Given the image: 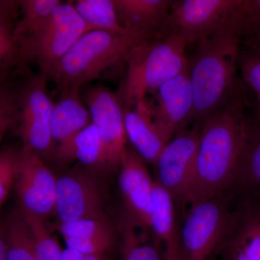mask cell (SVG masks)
I'll return each instance as SVG.
<instances>
[{"label": "cell", "instance_id": "4dcf8cb0", "mask_svg": "<svg viewBox=\"0 0 260 260\" xmlns=\"http://www.w3.org/2000/svg\"><path fill=\"white\" fill-rule=\"evenodd\" d=\"M240 29L242 42L260 45V0H244Z\"/></svg>", "mask_w": 260, "mask_h": 260}, {"label": "cell", "instance_id": "52a82bcc", "mask_svg": "<svg viewBox=\"0 0 260 260\" xmlns=\"http://www.w3.org/2000/svg\"><path fill=\"white\" fill-rule=\"evenodd\" d=\"M49 75L39 70L29 75L20 90V115L16 129L23 148L32 150L42 158H52L56 145L51 130L54 104L48 94Z\"/></svg>", "mask_w": 260, "mask_h": 260}, {"label": "cell", "instance_id": "30bf717a", "mask_svg": "<svg viewBox=\"0 0 260 260\" xmlns=\"http://www.w3.org/2000/svg\"><path fill=\"white\" fill-rule=\"evenodd\" d=\"M200 135L199 126L181 129L167 143L154 164L155 181L170 193L179 206L187 203Z\"/></svg>", "mask_w": 260, "mask_h": 260}, {"label": "cell", "instance_id": "d6986e66", "mask_svg": "<svg viewBox=\"0 0 260 260\" xmlns=\"http://www.w3.org/2000/svg\"><path fill=\"white\" fill-rule=\"evenodd\" d=\"M124 124L126 137L137 153L145 162H156L167 143L159 133L152 116L148 100L126 109Z\"/></svg>", "mask_w": 260, "mask_h": 260}, {"label": "cell", "instance_id": "9c48e42d", "mask_svg": "<svg viewBox=\"0 0 260 260\" xmlns=\"http://www.w3.org/2000/svg\"><path fill=\"white\" fill-rule=\"evenodd\" d=\"M242 3L243 0L173 1L167 32L179 34L188 45L197 44L222 28Z\"/></svg>", "mask_w": 260, "mask_h": 260}, {"label": "cell", "instance_id": "836d02e7", "mask_svg": "<svg viewBox=\"0 0 260 260\" xmlns=\"http://www.w3.org/2000/svg\"><path fill=\"white\" fill-rule=\"evenodd\" d=\"M87 255L72 248L67 247L61 251V260H85Z\"/></svg>", "mask_w": 260, "mask_h": 260}, {"label": "cell", "instance_id": "8fae6325", "mask_svg": "<svg viewBox=\"0 0 260 260\" xmlns=\"http://www.w3.org/2000/svg\"><path fill=\"white\" fill-rule=\"evenodd\" d=\"M54 213L61 223L86 219L109 220L95 173L73 169L56 177Z\"/></svg>", "mask_w": 260, "mask_h": 260}, {"label": "cell", "instance_id": "7a4b0ae2", "mask_svg": "<svg viewBox=\"0 0 260 260\" xmlns=\"http://www.w3.org/2000/svg\"><path fill=\"white\" fill-rule=\"evenodd\" d=\"M242 5L222 28L197 43L189 60L195 121L201 122L242 87L238 73Z\"/></svg>", "mask_w": 260, "mask_h": 260}, {"label": "cell", "instance_id": "5b68a950", "mask_svg": "<svg viewBox=\"0 0 260 260\" xmlns=\"http://www.w3.org/2000/svg\"><path fill=\"white\" fill-rule=\"evenodd\" d=\"M231 200L223 192L190 205L179 228L181 259H215L234 223Z\"/></svg>", "mask_w": 260, "mask_h": 260}, {"label": "cell", "instance_id": "83f0119b", "mask_svg": "<svg viewBox=\"0 0 260 260\" xmlns=\"http://www.w3.org/2000/svg\"><path fill=\"white\" fill-rule=\"evenodd\" d=\"M54 228L63 238H116L118 235L117 231L109 219H86L73 223H58Z\"/></svg>", "mask_w": 260, "mask_h": 260}, {"label": "cell", "instance_id": "7c38bea8", "mask_svg": "<svg viewBox=\"0 0 260 260\" xmlns=\"http://www.w3.org/2000/svg\"><path fill=\"white\" fill-rule=\"evenodd\" d=\"M14 187L23 210L42 219L54 213L56 177L32 150H20Z\"/></svg>", "mask_w": 260, "mask_h": 260}, {"label": "cell", "instance_id": "8992f818", "mask_svg": "<svg viewBox=\"0 0 260 260\" xmlns=\"http://www.w3.org/2000/svg\"><path fill=\"white\" fill-rule=\"evenodd\" d=\"M92 30L78 14L73 2H61L54 8L47 26L20 49L22 68L34 61L40 71L49 75L73 44Z\"/></svg>", "mask_w": 260, "mask_h": 260}, {"label": "cell", "instance_id": "e0dca14e", "mask_svg": "<svg viewBox=\"0 0 260 260\" xmlns=\"http://www.w3.org/2000/svg\"><path fill=\"white\" fill-rule=\"evenodd\" d=\"M54 104L51 118V130L56 145L54 158L60 160L80 131L92 124L88 107L80 95V89L61 90Z\"/></svg>", "mask_w": 260, "mask_h": 260}, {"label": "cell", "instance_id": "277c9868", "mask_svg": "<svg viewBox=\"0 0 260 260\" xmlns=\"http://www.w3.org/2000/svg\"><path fill=\"white\" fill-rule=\"evenodd\" d=\"M187 46L184 37L167 32L135 48L126 64L122 90L126 109L145 102L148 95L190 66Z\"/></svg>", "mask_w": 260, "mask_h": 260}, {"label": "cell", "instance_id": "ffe728a7", "mask_svg": "<svg viewBox=\"0 0 260 260\" xmlns=\"http://www.w3.org/2000/svg\"><path fill=\"white\" fill-rule=\"evenodd\" d=\"M175 206V201L170 193L155 181L151 230L165 245V260H176L181 256Z\"/></svg>", "mask_w": 260, "mask_h": 260}, {"label": "cell", "instance_id": "5bb4252c", "mask_svg": "<svg viewBox=\"0 0 260 260\" xmlns=\"http://www.w3.org/2000/svg\"><path fill=\"white\" fill-rule=\"evenodd\" d=\"M119 185L124 205V213L142 232L151 230L154 182L136 152L129 150L119 168Z\"/></svg>", "mask_w": 260, "mask_h": 260}, {"label": "cell", "instance_id": "6da1fadb", "mask_svg": "<svg viewBox=\"0 0 260 260\" xmlns=\"http://www.w3.org/2000/svg\"><path fill=\"white\" fill-rule=\"evenodd\" d=\"M248 105L242 85L225 104L200 122L199 145L187 203L213 198L230 186L242 146Z\"/></svg>", "mask_w": 260, "mask_h": 260}, {"label": "cell", "instance_id": "74e56055", "mask_svg": "<svg viewBox=\"0 0 260 260\" xmlns=\"http://www.w3.org/2000/svg\"><path fill=\"white\" fill-rule=\"evenodd\" d=\"M259 206H260V204H259Z\"/></svg>", "mask_w": 260, "mask_h": 260}, {"label": "cell", "instance_id": "f546056e", "mask_svg": "<svg viewBox=\"0 0 260 260\" xmlns=\"http://www.w3.org/2000/svg\"><path fill=\"white\" fill-rule=\"evenodd\" d=\"M20 152L13 148L3 149L0 153V205L3 206L14 186L18 173Z\"/></svg>", "mask_w": 260, "mask_h": 260}, {"label": "cell", "instance_id": "d6a6232c", "mask_svg": "<svg viewBox=\"0 0 260 260\" xmlns=\"http://www.w3.org/2000/svg\"><path fill=\"white\" fill-rule=\"evenodd\" d=\"M117 238H64L67 247L80 251L85 255L107 254L116 245Z\"/></svg>", "mask_w": 260, "mask_h": 260}, {"label": "cell", "instance_id": "9a60e30c", "mask_svg": "<svg viewBox=\"0 0 260 260\" xmlns=\"http://www.w3.org/2000/svg\"><path fill=\"white\" fill-rule=\"evenodd\" d=\"M240 204H260V118L246 116L244 135L232 183L224 191Z\"/></svg>", "mask_w": 260, "mask_h": 260}, {"label": "cell", "instance_id": "cb8c5ba5", "mask_svg": "<svg viewBox=\"0 0 260 260\" xmlns=\"http://www.w3.org/2000/svg\"><path fill=\"white\" fill-rule=\"evenodd\" d=\"M77 159L88 170H107L104 150L96 128L93 123L80 131L59 162Z\"/></svg>", "mask_w": 260, "mask_h": 260}, {"label": "cell", "instance_id": "e575fe53", "mask_svg": "<svg viewBox=\"0 0 260 260\" xmlns=\"http://www.w3.org/2000/svg\"><path fill=\"white\" fill-rule=\"evenodd\" d=\"M0 260H8L7 259V246L4 236L1 234L0 237Z\"/></svg>", "mask_w": 260, "mask_h": 260}, {"label": "cell", "instance_id": "4316f807", "mask_svg": "<svg viewBox=\"0 0 260 260\" xmlns=\"http://www.w3.org/2000/svg\"><path fill=\"white\" fill-rule=\"evenodd\" d=\"M137 229L134 223L123 215L117 227L121 260H161L158 249L143 241L142 237L138 235Z\"/></svg>", "mask_w": 260, "mask_h": 260}, {"label": "cell", "instance_id": "8d00e7d4", "mask_svg": "<svg viewBox=\"0 0 260 260\" xmlns=\"http://www.w3.org/2000/svg\"><path fill=\"white\" fill-rule=\"evenodd\" d=\"M176 260H182V259H181V256H180V257H179V259H177Z\"/></svg>", "mask_w": 260, "mask_h": 260}, {"label": "cell", "instance_id": "603a6c76", "mask_svg": "<svg viewBox=\"0 0 260 260\" xmlns=\"http://www.w3.org/2000/svg\"><path fill=\"white\" fill-rule=\"evenodd\" d=\"M1 234L6 242L8 260H38L34 237L20 208L7 218Z\"/></svg>", "mask_w": 260, "mask_h": 260}, {"label": "cell", "instance_id": "484cf974", "mask_svg": "<svg viewBox=\"0 0 260 260\" xmlns=\"http://www.w3.org/2000/svg\"><path fill=\"white\" fill-rule=\"evenodd\" d=\"M239 73L248 99L252 103L253 115L260 118V45L242 42Z\"/></svg>", "mask_w": 260, "mask_h": 260}, {"label": "cell", "instance_id": "2e32d148", "mask_svg": "<svg viewBox=\"0 0 260 260\" xmlns=\"http://www.w3.org/2000/svg\"><path fill=\"white\" fill-rule=\"evenodd\" d=\"M121 25L141 42L167 34L173 1L113 0Z\"/></svg>", "mask_w": 260, "mask_h": 260}, {"label": "cell", "instance_id": "3957f363", "mask_svg": "<svg viewBox=\"0 0 260 260\" xmlns=\"http://www.w3.org/2000/svg\"><path fill=\"white\" fill-rule=\"evenodd\" d=\"M142 42L124 34L92 30L84 34L57 61L49 74L59 91L80 89L127 64Z\"/></svg>", "mask_w": 260, "mask_h": 260}, {"label": "cell", "instance_id": "f1b7e54d", "mask_svg": "<svg viewBox=\"0 0 260 260\" xmlns=\"http://www.w3.org/2000/svg\"><path fill=\"white\" fill-rule=\"evenodd\" d=\"M20 208L31 231L38 260H61L62 250L57 241L49 234L44 219Z\"/></svg>", "mask_w": 260, "mask_h": 260}, {"label": "cell", "instance_id": "7402d4cb", "mask_svg": "<svg viewBox=\"0 0 260 260\" xmlns=\"http://www.w3.org/2000/svg\"><path fill=\"white\" fill-rule=\"evenodd\" d=\"M20 1H0V70L2 80L15 67L22 68L20 49L15 41L14 28Z\"/></svg>", "mask_w": 260, "mask_h": 260}, {"label": "cell", "instance_id": "1f68e13d", "mask_svg": "<svg viewBox=\"0 0 260 260\" xmlns=\"http://www.w3.org/2000/svg\"><path fill=\"white\" fill-rule=\"evenodd\" d=\"M20 115V92L1 86L0 90V137L10 128L16 127Z\"/></svg>", "mask_w": 260, "mask_h": 260}, {"label": "cell", "instance_id": "4fadbf2b", "mask_svg": "<svg viewBox=\"0 0 260 260\" xmlns=\"http://www.w3.org/2000/svg\"><path fill=\"white\" fill-rule=\"evenodd\" d=\"M149 103L155 126L167 143L184 129L194 116V95L190 66L164 83Z\"/></svg>", "mask_w": 260, "mask_h": 260}, {"label": "cell", "instance_id": "44dd1931", "mask_svg": "<svg viewBox=\"0 0 260 260\" xmlns=\"http://www.w3.org/2000/svg\"><path fill=\"white\" fill-rule=\"evenodd\" d=\"M59 0H21V18L17 20L14 37L19 49L37 37L50 22Z\"/></svg>", "mask_w": 260, "mask_h": 260}, {"label": "cell", "instance_id": "ba28073f", "mask_svg": "<svg viewBox=\"0 0 260 260\" xmlns=\"http://www.w3.org/2000/svg\"><path fill=\"white\" fill-rule=\"evenodd\" d=\"M81 97L102 142L107 170H119L127 151L122 93H114L102 85H93Z\"/></svg>", "mask_w": 260, "mask_h": 260}, {"label": "cell", "instance_id": "d590c367", "mask_svg": "<svg viewBox=\"0 0 260 260\" xmlns=\"http://www.w3.org/2000/svg\"><path fill=\"white\" fill-rule=\"evenodd\" d=\"M85 260H112L107 254L87 255Z\"/></svg>", "mask_w": 260, "mask_h": 260}, {"label": "cell", "instance_id": "ac0fdd59", "mask_svg": "<svg viewBox=\"0 0 260 260\" xmlns=\"http://www.w3.org/2000/svg\"><path fill=\"white\" fill-rule=\"evenodd\" d=\"M221 260H260V206L242 204L220 251Z\"/></svg>", "mask_w": 260, "mask_h": 260}, {"label": "cell", "instance_id": "d4e9b609", "mask_svg": "<svg viewBox=\"0 0 260 260\" xmlns=\"http://www.w3.org/2000/svg\"><path fill=\"white\" fill-rule=\"evenodd\" d=\"M73 3L78 14L93 30L119 32L135 39L121 25L113 0H78Z\"/></svg>", "mask_w": 260, "mask_h": 260}]
</instances>
